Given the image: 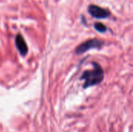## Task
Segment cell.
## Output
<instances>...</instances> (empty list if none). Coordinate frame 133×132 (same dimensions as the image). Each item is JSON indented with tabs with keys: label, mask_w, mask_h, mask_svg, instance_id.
<instances>
[{
	"label": "cell",
	"mask_w": 133,
	"mask_h": 132,
	"mask_svg": "<svg viewBox=\"0 0 133 132\" xmlns=\"http://www.w3.org/2000/svg\"><path fill=\"white\" fill-rule=\"evenodd\" d=\"M15 44H16V47L18 49L19 54L22 56H25L28 52V47L26 45V43L23 37L21 34L18 33L16 36Z\"/></svg>",
	"instance_id": "cell-4"
},
{
	"label": "cell",
	"mask_w": 133,
	"mask_h": 132,
	"mask_svg": "<svg viewBox=\"0 0 133 132\" xmlns=\"http://www.w3.org/2000/svg\"><path fill=\"white\" fill-rule=\"evenodd\" d=\"M92 65L91 70L84 71L80 76V80L84 81L83 88L85 89L101 84L104 79V72L101 65L97 62H93Z\"/></svg>",
	"instance_id": "cell-1"
},
{
	"label": "cell",
	"mask_w": 133,
	"mask_h": 132,
	"mask_svg": "<svg viewBox=\"0 0 133 132\" xmlns=\"http://www.w3.org/2000/svg\"><path fill=\"white\" fill-rule=\"evenodd\" d=\"M104 41L97 39V38H93V39H89L87 40L86 41L81 43L79 46L76 47L75 53L76 54H82L91 49H101L104 46Z\"/></svg>",
	"instance_id": "cell-2"
},
{
	"label": "cell",
	"mask_w": 133,
	"mask_h": 132,
	"mask_svg": "<svg viewBox=\"0 0 133 132\" xmlns=\"http://www.w3.org/2000/svg\"><path fill=\"white\" fill-rule=\"evenodd\" d=\"M90 15L96 19H106L111 16V12L97 5H90L87 9Z\"/></svg>",
	"instance_id": "cell-3"
},
{
	"label": "cell",
	"mask_w": 133,
	"mask_h": 132,
	"mask_svg": "<svg viewBox=\"0 0 133 132\" xmlns=\"http://www.w3.org/2000/svg\"><path fill=\"white\" fill-rule=\"evenodd\" d=\"M94 26L95 30L100 33H104L108 30V28L106 27V26L104 24H103L102 23H94Z\"/></svg>",
	"instance_id": "cell-5"
}]
</instances>
